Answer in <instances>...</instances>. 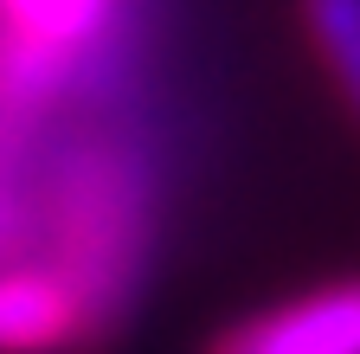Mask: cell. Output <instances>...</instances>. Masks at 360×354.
I'll return each mask as SVG.
<instances>
[{
	"label": "cell",
	"instance_id": "obj_1",
	"mask_svg": "<svg viewBox=\"0 0 360 354\" xmlns=\"http://www.w3.org/2000/svg\"><path fill=\"white\" fill-rule=\"evenodd\" d=\"M148 161L116 142H84L58 174V277L84 303L90 341H103L148 271Z\"/></svg>",
	"mask_w": 360,
	"mask_h": 354
},
{
	"label": "cell",
	"instance_id": "obj_3",
	"mask_svg": "<svg viewBox=\"0 0 360 354\" xmlns=\"http://www.w3.org/2000/svg\"><path fill=\"white\" fill-rule=\"evenodd\" d=\"M90 348L84 303L58 271H0V354Z\"/></svg>",
	"mask_w": 360,
	"mask_h": 354
},
{
	"label": "cell",
	"instance_id": "obj_5",
	"mask_svg": "<svg viewBox=\"0 0 360 354\" xmlns=\"http://www.w3.org/2000/svg\"><path fill=\"white\" fill-rule=\"evenodd\" d=\"M103 7H110V0H0L13 39L45 46V52H58V58L77 52L84 39L103 26Z\"/></svg>",
	"mask_w": 360,
	"mask_h": 354
},
{
	"label": "cell",
	"instance_id": "obj_2",
	"mask_svg": "<svg viewBox=\"0 0 360 354\" xmlns=\"http://www.w3.org/2000/svg\"><path fill=\"white\" fill-rule=\"evenodd\" d=\"M206 354H360V277L257 309L232 322Z\"/></svg>",
	"mask_w": 360,
	"mask_h": 354
},
{
	"label": "cell",
	"instance_id": "obj_4",
	"mask_svg": "<svg viewBox=\"0 0 360 354\" xmlns=\"http://www.w3.org/2000/svg\"><path fill=\"white\" fill-rule=\"evenodd\" d=\"M302 26L322 52L347 116L360 122V0H302Z\"/></svg>",
	"mask_w": 360,
	"mask_h": 354
}]
</instances>
